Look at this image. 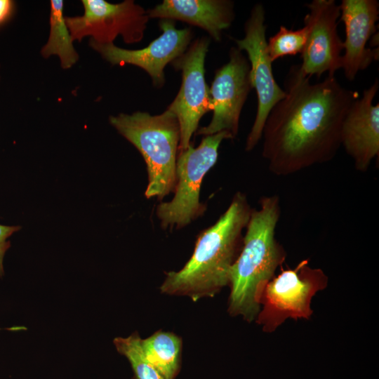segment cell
Masks as SVG:
<instances>
[{
	"mask_svg": "<svg viewBox=\"0 0 379 379\" xmlns=\"http://www.w3.org/2000/svg\"><path fill=\"white\" fill-rule=\"evenodd\" d=\"M299 66L285 81V96L271 109L261 139L262 155L274 175L286 176L331 161L341 146L340 132L356 91L334 75L312 84Z\"/></svg>",
	"mask_w": 379,
	"mask_h": 379,
	"instance_id": "obj_1",
	"label": "cell"
},
{
	"mask_svg": "<svg viewBox=\"0 0 379 379\" xmlns=\"http://www.w3.org/2000/svg\"><path fill=\"white\" fill-rule=\"evenodd\" d=\"M251 211L246 195L237 192L218 220L199 234L184 267L166 274L161 292L196 302L213 297L229 285L230 269L239 253Z\"/></svg>",
	"mask_w": 379,
	"mask_h": 379,
	"instance_id": "obj_2",
	"label": "cell"
},
{
	"mask_svg": "<svg viewBox=\"0 0 379 379\" xmlns=\"http://www.w3.org/2000/svg\"><path fill=\"white\" fill-rule=\"evenodd\" d=\"M280 215L277 194L262 197L260 208L251 211L241 251L230 272L232 316L249 322L256 319L264 290L286 259V251L275 237Z\"/></svg>",
	"mask_w": 379,
	"mask_h": 379,
	"instance_id": "obj_3",
	"label": "cell"
},
{
	"mask_svg": "<svg viewBox=\"0 0 379 379\" xmlns=\"http://www.w3.org/2000/svg\"><path fill=\"white\" fill-rule=\"evenodd\" d=\"M110 124L142 156L147 166V199H162L174 192L180 140L178 120L168 107L161 114L137 112L109 117Z\"/></svg>",
	"mask_w": 379,
	"mask_h": 379,
	"instance_id": "obj_4",
	"label": "cell"
},
{
	"mask_svg": "<svg viewBox=\"0 0 379 379\" xmlns=\"http://www.w3.org/2000/svg\"><path fill=\"white\" fill-rule=\"evenodd\" d=\"M227 131L204 136L197 147L180 151L176 162V183L171 201L160 203L156 214L163 229H181L201 216L206 209L200 202L206 174L215 164L223 140L232 139Z\"/></svg>",
	"mask_w": 379,
	"mask_h": 379,
	"instance_id": "obj_5",
	"label": "cell"
},
{
	"mask_svg": "<svg viewBox=\"0 0 379 379\" xmlns=\"http://www.w3.org/2000/svg\"><path fill=\"white\" fill-rule=\"evenodd\" d=\"M328 278L320 268L302 260L294 268L284 270L266 286L256 318L265 332L271 333L288 319H308L312 314L311 301L327 286Z\"/></svg>",
	"mask_w": 379,
	"mask_h": 379,
	"instance_id": "obj_6",
	"label": "cell"
},
{
	"mask_svg": "<svg viewBox=\"0 0 379 379\" xmlns=\"http://www.w3.org/2000/svg\"><path fill=\"white\" fill-rule=\"evenodd\" d=\"M265 11L261 4H256L244 26L245 36L234 39L239 50L247 53L250 64V77L255 89L258 107L255 121L247 137L246 150L251 151L262 138V129L272 108L286 95L277 83L272 68L266 39Z\"/></svg>",
	"mask_w": 379,
	"mask_h": 379,
	"instance_id": "obj_7",
	"label": "cell"
},
{
	"mask_svg": "<svg viewBox=\"0 0 379 379\" xmlns=\"http://www.w3.org/2000/svg\"><path fill=\"white\" fill-rule=\"evenodd\" d=\"M84 13L81 16L65 17L74 40L87 36L102 44H113L121 35L126 44L140 41L149 17L143 8L132 0L110 4L104 0H82Z\"/></svg>",
	"mask_w": 379,
	"mask_h": 379,
	"instance_id": "obj_8",
	"label": "cell"
},
{
	"mask_svg": "<svg viewBox=\"0 0 379 379\" xmlns=\"http://www.w3.org/2000/svg\"><path fill=\"white\" fill-rule=\"evenodd\" d=\"M252 88L249 62L240 50L232 47L229 62L215 72L209 88L211 121L200 128L197 135L206 136L227 131L234 138L241 109Z\"/></svg>",
	"mask_w": 379,
	"mask_h": 379,
	"instance_id": "obj_9",
	"label": "cell"
},
{
	"mask_svg": "<svg viewBox=\"0 0 379 379\" xmlns=\"http://www.w3.org/2000/svg\"><path fill=\"white\" fill-rule=\"evenodd\" d=\"M209 39H197L186 51L171 63L182 71L180 89L168 108L175 114L180 125V140L178 150L186 149L197 132L204 114L211 111L209 88L204 78V62Z\"/></svg>",
	"mask_w": 379,
	"mask_h": 379,
	"instance_id": "obj_10",
	"label": "cell"
},
{
	"mask_svg": "<svg viewBox=\"0 0 379 379\" xmlns=\"http://www.w3.org/2000/svg\"><path fill=\"white\" fill-rule=\"evenodd\" d=\"M309 13L304 18L307 39L301 53L300 71L311 77L334 75L341 68L343 42L338 33L340 6L334 0H313L305 5Z\"/></svg>",
	"mask_w": 379,
	"mask_h": 379,
	"instance_id": "obj_11",
	"label": "cell"
},
{
	"mask_svg": "<svg viewBox=\"0 0 379 379\" xmlns=\"http://www.w3.org/2000/svg\"><path fill=\"white\" fill-rule=\"evenodd\" d=\"M159 26L162 34L142 49L127 50L114 44H102L92 40L90 46L113 65L129 64L143 69L154 85L161 87L165 81L164 67L186 51L192 34L191 29H176L171 20L163 19Z\"/></svg>",
	"mask_w": 379,
	"mask_h": 379,
	"instance_id": "obj_12",
	"label": "cell"
},
{
	"mask_svg": "<svg viewBox=\"0 0 379 379\" xmlns=\"http://www.w3.org/2000/svg\"><path fill=\"white\" fill-rule=\"evenodd\" d=\"M379 88L376 79L350 107L343 121L340 141L356 170L366 172L379 154V105L373 99Z\"/></svg>",
	"mask_w": 379,
	"mask_h": 379,
	"instance_id": "obj_13",
	"label": "cell"
},
{
	"mask_svg": "<svg viewBox=\"0 0 379 379\" xmlns=\"http://www.w3.org/2000/svg\"><path fill=\"white\" fill-rule=\"evenodd\" d=\"M339 6L345 27L341 68L346 79L352 81L359 71L378 58V48H367L366 43L376 32L379 3L377 0H343Z\"/></svg>",
	"mask_w": 379,
	"mask_h": 379,
	"instance_id": "obj_14",
	"label": "cell"
},
{
	"mask_svg": "<svg viewBox=\"0 0 379 379\" xmlns=\"http://www.w3.org/2000/svg\"><path fill=\"white\" fill-rule=\"evenodd\" d=\"M147 14L149 18L178 20L197 26L217 41L234 19V4L228 0H164Z\"/></svg>",
	"mask_w": 379,
	"mask_h": 379,
	"instance_id": "obj_15",
	"label": "cell"
},
{
	"mask_svg": "<svg viewBox=\"0 0 379 379\" xmlns=\"http://www.w3.org/2000/svg\"><path fill=\"white\" fill-rule=\"evenodd\" d=\"M141 345L147 360L164 378L175 379L180 365V338L171 332L158 331L142 339Z\"/></svg>",
	"mask_w": 379,
	"mask_h": 379,
	"instance_id": "obj_16",
	"label": "cell"
},
{
	"mask_svg": "<svg viewBox=\"0 0 379 379\" xmlns=\"http://www.w3.org/2000/svg\"><path fill=\"white\" fill-rule=\"evenodd\" d=\"M64 2L51 1L50 34L47 43L41 51V55L47 58L56 55L63 69H69L78 60L79 55L73 46V39L63 15Z\"/></svg>",
	"mask_w": 379,
	"mask_h": 379,
	"instance_id": "obj_17",
	"label": "cell"
},
{
	"mask_svg": "<svg viewBox=\"0 0 379 379\" xmlns=\"http://www.w3.org/2000/svg\"><path fill=\"white\" fill-rule=\"evenodd\" d=\"M141 342L138 332L126 338L117 337L113 340L117 352L129 361L133 372V379H164L145 356Z\"/></svg>",
	"mask_w": 379,
	"mask_h": 379,
	"instance_id": "obj_18",
	"label": "cell"
},
{
	"mask_svg": "<svg viewBox=\"0 0 379 379\" xmlns=\"http://www.w3.org/2000/svg\"><path fill=\"white\" fill-rule=\"evenodd\" d=\"M307 32L305 26L296 30L280 26L278 32L267 41L272 62L284 56L301 53L306 42Z\"/></svg>",
	"mask_w": 379,
	"mask_h": 379,
	"instance_id": "obj_19",
	"label": "cell"
},
{
	"mask_svg": "<svg viewBox=\"0 0 379 379\" xmlns=\"http://www.w3.org/2000/svg\"><path fill=\"white\" fill-rule=\"evenodd\" d=\"M20 230V226L0 225V278L4 274V258L6 251L11 246L8 238Z\"/></svg>",
	"mask_w": 379,
	"mask_h": 379,
	"instance_id": "obj_20",
	"label": "cell"
},
{
	"mask_svg": "<svg viewBox=\"0 0 379 379\" xmlns=\"http://www.w3.org/2000/svg\"><path fill=\"white\" fill-rule=\"evenodd\" d=\"M13 6V2L10 0H0V24L10 16Z\"/></svg>",
	"mask_w": 379,
	"mask_h": 379,
	"instance_id": "obj_21",
	"label": "cell"
}]
</instances>
